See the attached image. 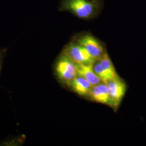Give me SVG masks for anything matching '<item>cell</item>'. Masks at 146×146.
<instances>
[{"label":"cell","mask_w":146,"mask_h":146,"mask_svg":"<svg viewBox=\"0 0 146 146\" xmlns=\"http://www.w3.org/2000/svg\"><path fill=\"white\" fill-rule=\"evenodd\" d=\"M78 44L84 47L96 60L104 53L103 47L95 38L90 35H84L78 40Z\"/></svg>","instance_id":"8992f818"},{"label":"cell","mask_w":146,"mask_h":146,"mask_svg":"<svg viewBox=\"0 0 146 146\" xmlns=\"http://www.w3.org/2000/svg\"><path fill=\"white\" fill-rule=\"evenodd\" d=\"M88 96L96 102L111 106L109 88L107 84L104 82L93 86Z\"/></svg>","instance_id":"52a82bcc"},{"label":"cell","mask_w":146,"mask_h":146,"mask_svg":"<svg viewBox=\"0 0 146 146\" xmlns=\"http://www.w3.org/2000/svg\"><path fill=\"white\" fill-rule=\"evenodd\" d=\"M62 52L76 63L93 64L96 60L78 43H70L64 48Z\"/></svg>","instance_id":"3957f363"},{"label":"cell","mask_w":146,"mask_h":146,"mask_svg":"<svg viewBox=\"0 0 146 146\" xmlns=\"http://www.w3.org/2000/svg\"><path fill=\"white\" fill-rule=\"evenodd\" d=\"M65 5L80 18L88 17L94 10L93 5L87 0H67Z\"/></svg>","instance_id":"5b68a950"},{"label":"cell","mask_w":146,"mask_h":146,"mask_svg":"<svg viewBox=\"0 0 146 146\" xmlns=\"http://www.w3.org/2000/svg\"><path fill=\"white\" fill-rule=\"evenodd\" d=\"M6 54H7V49H0V74L3 67Z\"/></svg>","instance_id":"8fae6325"},{"label":"cell","mask_w":146,"mask_h":146,"mask_svg":"<svg viewBox=\"0 0 146 146\" xmlns=\"http://www.w3.org/2000/svg\"><path fill=\"white\" fill-rule=\"evenodd\" d=\"M94 72L102 82L107 84L108 81L119 78L114 66L107 52L97 59L93 64Z\"/></svg>","instance_id":"7a4b0ae2"},{"label":"cell","mask_w":146,"mask_h":146,"mask_svg":"<svg viewBox=\"0 0 146 146\" xmlns=\"http://www.w3.org/2000/svg\"><path fill=\"white\" fill-rule=\"evenodd\" d=\"M107 84L110 91L111 106L117 107L125 95L126 84L119 78L111 80Z\"/></svg>","instance_id":"277c9868"},{"label":"cell","mask_w":146,"mask_h":146,"mask_svg":"<svg viewBox=\"0 0 146 146\" xmlns=\"http://www.w3.org/2000/svg\"><path fill=\"white\" fill-rule=\"evenodd\" d=\"M54 73L60 84L69 87L73 79L78 75L76 63L62 52L54 63Z\"/></svg>","instance_id":"6da1fadb"},{"label":"cell","mask_w":146,"mask_h":146,"mask_svg":"<svg viewBox=\"0 0 146 146\" xmlns=\"http://www.w3.org/2000/svg\"><path fill=\"white\" fill-rule=\"evenodd\" d=\"M93 64L76 63L78 75L87 80L93 86L102 82L94 72Z\"/></svg>","instance_id":"ba28073f"},{"label":"cell","mask_w":146,"mask_h":146,"mask_svg":"<svg viewBox=\"0 0 146 146\" xmlns=\"http://www.w3.org/2000/svg\"><path fill=\"white\" fill-rule=\"evenodd\" d=\"M93 86L83 77L77 75L73 79L69 88L80 96L89 95Z\"/></svg>","instance_id":"9c48e42d"},{"label":"cell","mask_w":146,"mask_h":146,"mask_svg":"<svg viewBox=\"0 0 146 146\" xmlns=\"http://www.w3.org/2000/svg\"><path fill=\"white\" fill-rule=\"evenodd\" d=\"M26 140V135L21 134L9 136L0 140V146H20L23 145Z\"/></svg>","instance_id":"30bf717a"}]
</instances>
